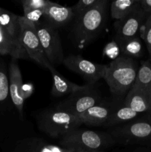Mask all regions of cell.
I'll return each instance as SVG.
<instances>
[{"mask_svg": "<svg viewBox=\"0 0 151 152\" xmlns=\"http://www.w3.org/2000/svg\"><path fill=\"white\" fill-rule=\"evenodd\" d=\"M137 72V65L132 57L123 55L111 61L104 79L114 97L121 100L127 95L134 84Z\"/></svg>", "mask_w": 151, "mask_h": 152, "instance_id": "obj_1", "label": "cell"}, {"mask_svg": "<svg viewBox=\"0 0 151 152\" xmlns=\"http://www.w3.org/2000/svg\"><path fill=\"white\" fill-rule=\"evenodd\" d=\"M108 1L99 0L96 4L76 16L73 34L79 45H87L99 34L107 19Z\"/></svg>", "mask_w": 151, "mask_h": 152, "instance_id": "obj_2", "label": "cell"}, {"mask_svg": "<svg viewBox=\"0 0 151 152\" xmlns=\"http://www.w3.org/2000/svg\"><path fill=\"white\" fill-rule=\"evenodd\" d=\"M59 142L65 149L73 152H101L115 140L111 135L77 129L64 135Z\"/></svg>", "mask_w": 151, "mask_h": 152, "instance_id": "obj_3", "label": "cell"}, {"mask_svg": "<svg viewBox=\"0 0 151 152\" xmlns=\"http://www.w3.org/2000/svg\"><path fill=\"white\" fill-rule=\"evenodd\" d=\"M37 121L40 130L52 138H62L82 124L79 117L56 108L41 112Z\"/></svg>", "mask_w": 151, "mask_h": 152, "instance_id": "obj_4", "label": "cell"}, {"mask_svg": "<svg viewBox=\"0 0 151 152\" xmlns=\"http://www.w3.org/2000/svg\"><path fill=\"white\" fill-rule=\"evenodd\" d=\"M35 28L43 51L50 65L55 68L62 64L65 56L57 29L44 21L35 25Z\"/></svg>", "mask_w": 151, "mask_h": 152, "instance_id": "obj_5", "label": "cell"}, {"mask_svg": "<svg viewBox=\"0 0 151 152\" xmlns=\"http://www.w3.org/2000/svg\"><path fill=\"white\" fill-rule=\"evenodd\" d=\"M19 22L22 29V45L29 59L36 62L39 66L49 69L52 65L44 55L35 25L21 16H19Z\"/></svg>", "mask_w": 151, "mask_h": 152, "instance_id": "obj_6", "label": "cell"}, {"mask_svg": "<svg viewBox=\"0 0 151 152\" xmlns=\"http://www.w3.org/2000/svg\"><path fill=\"white\" fill-rule=\"evenodd\" d=\"M99 102L100 96L93 91V85H88L86 88L70 95L55 108L79 117L84 111Z\"/></svg>", "mask_w": 151, "mask_h": 152, "instance_id": "obj_7", "label": "cell"}, {"mask_svg": "<svg viewBox=\"0 0 151 152\" xmlns=\"http://www.w3.org/2000/svg\"><path fill=\"white\" fill-rule=\"evenodd\" d=\"M62 64L70 71L81 75L88 85H93L104 79L108 65L90 62L79 54L65 57Z\"/></svg>", "mask_w": 151, "mask_h": 152, "instance_id": "obj_8", "label": "cell"}, {"mask_svg": "<svg viewBox=\"0 0 151 152\" xmlns=\"http://www.w3.org/2000/svg\"><path fill=\"white\" fill-rule=\"evenodd\" d=\"M116 141L122 143L143 142L151 140V121L137 120L116 128L111 133Z\"/></svg>", "mask_w": 151, "mask_h": 152, "instance_id": "obj_9", "label": "cell"}, {"mask_svg": "<svg viewBox=\"0 0 151 152\" xmlns=\"http://www.w3.org/2000/svg\"><path fill=\"white\" fill-rule=\"evenodd\" d=\"M0 28L22 59H28V53L22 45V29L19 16L0 7Z\"/></svg>", "mask_w": 151, "mask_h": 152, "instance_id": "obj_10", "label": "cell"}, {"mask_svg": "<svg viewBox=\"0 0 151 152\" xmlns=\"http://www.w3.org/2000/svg\"><path fill=\"white\" fill-rule=\"evenodd\" d=\"M146 13L141 7L140 4L129 15L115 22V35L114 40L129 39L137 37Z\"/></svg>", "mask_w": 151, "mask_h": 152, "instance_id": "obj_11", "label": "cell"}, {"mask_svg": "<svg viewBox=\"0 0 151 152\" xmlns=\"http://www.w3.org/2000/svg\"><path fill=\"white\" fill-rule=\"evenodd\" d=\"M23 84L18 59L11 58V61L9 65V94L13 105L22 117H23V107L25 102L22 94Z\"/></svg>", "mask_w": 151, "mask_h": 152, "instance_id": "obj_12", "label": "cell"}, {"mask_svg": "<svg viewBox=\"0 0 151 152\" xmlns=\"http://www.w3.org/2000/svg\"><path fill=\"white\" fill-rule=\"evenodd\" d=\"M118 104L99 102L79 116L81 123L87 126H99L105 125Z\"/></svg>", "mask_w": 151, "mask_h": 152, "instance_id": "obj_13", "label": "cell"}, {"mask_svg": "<svg viewBox=\"0 0 151 152\" xmlns=\"http://www.w3.org/2000/svg\"><path fill=\"white\" fill-rule=\"evenodd\" d=\"M73 17L72 7H66L54 2L44 10V21L56 29L67 25Z\"/></svg>", "mask_w": 151, "mask_h": 152, "instance_id": "obj_14", "label": "cell"}, {"mask_svg": "<svg viewBox=\"0 0 151 152\" xmlns=\"http://www.w3.org/2000/svg\"><path fill=\"white\" fill-rule=\"evenodd\" d=\"M48 70L50 71V74L53 77L51 94L53 96L61 97L66 95H71L78 91L86 88L88 86V84L85 86H78L76 83L69 81L63 76L61 75L53 66H50Z\"/></svg>", "mask_w": 151, "mask_h": 152, "instance_id": "obj_15", "label": "cell"}, {"mask_svg": "<svg viewBox=\"0 0 151 152\" xmlns=\"http://www.w3.org/2000/svg\"><path fill=\"white\" fill-rule=\"evenodd\" d=\"M124 104L136 113L150 111V99L139 89L132 87L124 100Z\"/></svg>", "mask_w": 151, "mask_h": 152, "instance_id": "obj_16", "label": "cell"}, {"mask_svg": "<svg viewBox=\"0 0 151 152\" xmlns=\"http://www.w3.org/2000/svg\"><path fill=\"white\" fill-rule=\"evenodd\" d=\"M133 88L144 92L150 99L151 103V63L148 61L143 62L139 68Z\"/></svg>", "mask_w": 151, "mask_h": 152, "instance_id": "obj_17", "label": "cell"}, {"mask_svg": "<svg viewBox=\"0 0 151 152\" xmlns=\"http://www.w3.org/2000/svg\"><path fill=\"white\" fill-rule=\"evenodd\" d=\"M139 4V0H117L110 6L111 16L116 21L130 14Z\"/></svg>", "mask_w": 151, "mask_h": 152, "instance_id": "obj_18", "label": "cell"}, {"mask_svg": "<svg viewBox=\"0 0 151 152\" xmlns=\"http://www.w3.org/2000/svg\"><path fill=\"white\" fill-rule=\"evenodd\" d=\"M138 113L133 111L131 108L125 105L123 102L122 105H118L113 114L108 119L104 126H113L118 123H124V122L132 120L136 117Z\"/></svg>", "mask_w": 151, "mask_h": 152, "instance_id": "obj_19", "label": "cell"}, {"mask_svg": "<svg viewBox=\"0 0 151 152\" xmlns=\"http://www.w3.org/2000/svg\"><path fill=\"white\" fill-rule=\"evenodd\" d=\"M118 45L120 51L124 56L129 57H139L142 55V45L137 37L125 40L115 41Z\"/></svg>", "mask_w": 151, "mask_h": 152, "instance_id": "obj_20", "label": "cell"}, {"mask_svg": "<svg viewBox=\"0 0 151 152\" xmlns=\"http://www.w3.org/2000/svg\"><path fill=\"white\" fill-rule=\"evenodd\" d=\"M0 54L10 55L11 58H14L16 59H22L20 54L18 53L13 45L7 39L1 28H0Z\"/></svg>", "mask_w": 151, "mask_h": 152, "instance_id": "obj_21", "label": "cell"}, {"mask_svg": "<svg viewBox=\"0 0 151 152\" xmlns=\"http://www.w3.org/2000/svg\"><path fill=\"white\" fill-rule=\"evenodd\" d=\"M24 17L34 25L44 21V10L23 8Z\"/></svg>", "mask_w": 151, "mask_h": 152, "instance_id": "obj_22", "label": "cell"}, {"mask_svg": "<svg viewBox=\"0 0 151 152\" xmlns=\"http://www.w3.org/2000/svg\"><path fill=\"white\" fill-rule=\"evenodd\" d=\"M139 31L141 37L145 42L148 51H150L151 50V14H150L147 20L142 23Z\"/></svg>", "mask_w": 151, "mask_h": 152, "instance_id": "obj_23", "label": "cell"}, {"mask_svg": "<svg viewBox=\"0 0 151 152\" xmlns=\"http://www.w3.org/2000/svg\"><path fill=\"white\" fill-rule=\"evenodd\" d=\"M49 0H22V8L44 10L52 4Z\"/></svg>", "mask_w": 151, "mask_h": 152, "instance_id": "obj_24", "label": "cell"}, {"mask_svg": "<svg viewBox=\"0 0 151 152\" xmlns=\"http://www.w3.org/2000/svg\"><path fill=\"white\" fill-rule=\"evenodd\" d=\"M99 1V0H80L72 7L74 16H77L85 12L86 10L97 4Z\"/></svg>", "mask_w": 151, "mask_h": 152, "instance_id": "obj_25", "label": "cell"}, {"mask_svg": "<svg viewBox=\"0 0 151 152\" xmlns=\"http://www.w3.org/2000/svg\"><path fill=\"white\" fill-rule=\"evenodd\" d=\"M9 94V81L7 76L4 71L0 70V102L7 99Z\"/></svg>", "mask_w": 151, "mask_h": 152, "instance_id": "obj_26", "label": "cell"}, {"mask_svg": "<svg viewBox=\"0 0 151 152\" xmlns=\"http://www.w3.org/2000/svg\"><path fill=\"white\" fill-rule=\"evenodd\" d=\"M119 52L120 49L118 45L113 39L105 46L103 49V56H107L110 59L114 60L118 57Z\"/></svg>", "mask_w": 151, "mask_h": 152, "instance_id": "obj_27", "label": "cell"}, {"mask_svg": "<svg viewBox=\"0 0 151 152\" xmlns=\"http://www.w3.org/2000/svg\"><path fill=\"white\" fill-rule=\"evenodd\" d=\"M34 91V87L31 83H25L23 84L22 88V97L24 98V99H28V97L31 96V94H33Z\"/></svg>", "mask_w": 151, "mask_h": 152, "instance_id": "obj_28", "label": "cell"}, {"mask_svg": "<svg viewBox=\"0 0 151 152\" xmlns=\"http://www.w3.org/2000/svg\"><path fill=\"white\" fill-rule=\"evenodd\" d=\"M139 4L145 13L151 14V0H139Z\"/></svg>", "mask_w": 151, "mask_h": 152, "instance_id": "obj_29", "label": "cell"}, {"mask_svg": "<svg viewBox=\"0 0 151 152\" xmlns=\"http://www.w3.org/2000/svg\"><path fill=\"white\" fill-rule=\"evenodd\" d=\"M149 53H150V56H151V50H150V51H149Z\"/></svg>", "mask_w": 151, "mask_h": 152, "instance_id": "obj_30", "label": "cell"}, {"mask_svg": "<svg viewBox=\"0 0 151 152\" xmlns=\"http://www.w3.org/2000/svg\"><path fill=\"white\" fill-rule=\"evenodd\" d=\"M150 105H151V103H150ZM150 111H151V107H150Z\"/></svg>", "mask_w": 151, "mask_h": 152, "instance_id": "obj_31", "label": "cell"}]
</instances>
